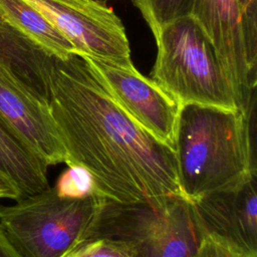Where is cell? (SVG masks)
Masks as SVG:
<instances>
[{
	"instance_id": "cell-15",
	"label": "cell",
	"mask_w": 257,
	"mask_h": 257,
	"mask_svg": "<svg viewBox=\"0 0 257 257\" xmlns=\"http://www.w3.org/2000/svg\"><path fill=\"white\" fill-rule=\"evenodd\" d=\"M246 56L251 70L257 73V0H238Z\"/></svg>"
},
{
	"instance_id": "cell-8",
	"label": "cell",
	"mask_w": 257,
	"mask_h": 257,
	"mask_svg": "<svg viewBox=\"0 0 257 257\" xmlns=\"http://www.w3.org/2000/svg\"><path fill=\"white\" fill-rule=\"evenodd\" d=\"M190 14L215 45L233 84L239 109L254 111L257 73L247 60L238 0H194Z\"/></svg>"
},
{
	"instance_id": "cell-3",
	"label": "cell",
	"mask_w": 257,
	"mask_h": 257,
	"mask_svg": "<svg viewBox=\"0 0 257 257\" xmlns=\"http://www.w3.org/2000/svg\"><path fill=\"white\" fill-rule=\"evenodd\" d=\"M151 78L180 104L240 110L231 79L208 34L191 15L161 27Z\"/></svg>"
},
{
	"instance_id": "cell-6",
	"label": "cell",
	"mask_w": 257,
	"mask_h": 257,
	"mask_svg": "<svg viewBox=\"0 0 257 257\" xmlns=\"http://www.w3.org/2000/svg\"><path fill=\"white\" fill-rule=\"evenodd\" d=\"M73 45L75 53L120 66L133 65L124 26L103 0H25Z\"/></svg>"
},
{
	"instance_id": "cell-10",
	"label": "cell",
	"mask_w": 257,
	"mask_h": 257,
	"mask_svg": "<svg viewBox=\"0 0 257 257\" xmlns=\"http://www.w3.org/2000/svg\"><path fill=\"white\" fill-rule=\"evenodd\" d=\"M191 202L205 234L225 240L249 257H257L256 175Z\"/></svg>"
},
{
	"instance_id": "cell-17",
	"label": "cell",
	"mask_w": 257,
	"mask_h": 257,
	"mask_svg": "<svg viewBox=\"0 0 257 257\" xmlns=\"http://www.w3.org/2000/svg\"><path fill=\"white\" fill-rule=\"evenodd\" d=\"M194 257H249L225 240L205 234Z\"/></svg>"
},
{
	"instance_id": "cell-2",
	"label": "cell",
	"mask_w": 257,
	"mask_h": 257,
	"mask_svg": "<svg viewBox=\"0 0 257 257\" xmlns=\"http://www.w3.org/2000/svg\"><path fill=\"white\" fill-rule=\"evenodd\" d=\"M254 111L195 103L181 107L175 153L184 196L194 201L256 175Z\"/></svg>"
},
{
	"instance_id": "cell-19",
	"label": "cell",
	"mask_w": 257,
	"mask_h": 257,
	"mask_svg": "<svg viewBox=\"0 0 257 257\" xmlns=\"http://www.w3.org/2000/svg\"><path fill=\"white\" fill-rule=\"evenodd\" d=\"M0 257H22L10 244L0 228Z\"/></svg>"
},
{
	"instance_id": "cell-14",
	"label": "cell",
	"mask_w": 257,
	"mask_h": 257,
	"mask_svg": "<svg viewBox=\"0 0 257 257\" xmlns=\"http://www.w3.org/2000/svg\"><path fill=\"white\" fill-rule=\"evenodd\" d=\"M53 189L58 196L66 199H84L94 195L102 196L91 174L78 165H69L58 177Z\"/></svg>"
},
{
	"instance_id": "cell-4",
	"label": "cell",
	"mask_w": 257,
	"mask_h": 257,
	"mask_svg": "<svg viewBox=\"0 0 257 257\" xmlns=\"http://www.w3.org/2000/svg\"><path fill=\"white\" fill-rule=\"evenodd\" d=\"M106 199H66L48 189L0 206V228L22 257H63L86 241Z\"/></svg>"
},
{
	"instance_id": "cell-16",
	"label": "cell",
	"mask_w": 257,
	"mask_h": 257,
	"mask_svg": "<svg viewBox=\"0 0 257 257\" xmlns=\"http://www.w3.org/2000/svg\"><path fill=\"white\" fill-rule=\"evenodd\" d=\"M63 257H131L119 244L104 239H88L72 249Z\"/></svg>"
},
{
	"instance_id": "cell-9",
	"label": "cell",
	"mask_w": 257,
	"mask_h": 257,
	"mask_svg": "<svg viewBox=\"0 0 257 257\" xmlns=\"http://www.w3.org/2000/svg\"><path fill=\"white\" fill-rule=\"evenodd\" d=\"M0 120L47 167L67 163L68 155L48 105L33 95L2 66Z\"/></svg>"
},
{
	"instance_id": "cell-12",
	"label": "cell",
	"mask_w": 257,
	"mask_h": 257,
	"mask_svg": "<svg viewBox=\"0 0 257 257\" xmlns=\"http://www.w3.org/2000/svg\"><path fill=\"white\" fill-rule=\"evenodd\" d=\"M0 15L47 53L64 59L75 53L73 45L33 5L25 0H0Z\"/></svg>"
},
{
	"instance_id": "cell-20",
	"label": "cell",
	"mask_w": 257,
	"mask_h": 257,
	"mask_svg": "<svg viewBox=\"0 0 257 257\" xmlns=\"http://www.w3.org/2000/svg\"><path fill=\"white\" fill-rule=\"evenodd\" d=\"M8 23L1 17V15H0V36H1V34L5 31V29L8 27Z\"/></svg>"
},
{
	"instance_id": "cell-5",
	"label": "cell",
	"mask_w": 257,
	"mask_h": 257,
	"mask_svg": "<svg viewBox=\"0 0 257 257\" xmlns=\"http://www.w3.org/2000/svg\"><path fill=\"white\" fill-rule=\"evenodd\" d=\"M204 235L192 202L177 196L160 205L106 200L88 239L113 241L131 257H194Z\"/></svg>"
},
{
	"instance_id": "cell-7",
	"label": "cell",
	"mask_w": 257,
	"mask_h": 257,
	"mask_svg": "<svg viewBox=\"0 0 257 257\" xmlns=\"http://www.w3.org/2000/svg\"><path fill=\"white\" fill-rule=\"evenodd\" d=\"M82 57L121 107L150 134L175 150L182 104L134 64L120 66Z\"/></svg>"
},
{
	"instance_id": "cell-18",
	"label": "cell",
	"mask_w": 257,
	"mask_h": 257,
	"mask_svg": "<svg viewBox=\"0 0 257 257\" xmlns=\"http://www.w3.org/2000/svg\"><path fill=\"white\" fill-rule=\"evenodd\" d=\"M21 198L18 188L4 175L0 173V199L18 200Z\"/></svg>"
},
{
	"instance_id": "cell-11",
	"label": "cell",
	"mask_w": 257,
	"mask_h": 257,
	"mask_svg": "<svg viewBox=\"0 0 257 257\" xmlns=\"http://www.w3.org/2000/svg\"><path fill=\"white\" fill-rule=\"evenodd\" d=\"M0 173L20 191L21 198L48 189L47 166L21 144L0 120Z\"/></svg>"
},
{
	"instance_id": "cell-1",
	"label": "cell",
	"mask_w": 257,
	"mask_h": 257,
	"mask_svg": "<svg viewBox=\"0 0 257 257\" xmlns=\"http://www.w3.org/2000/svg\"><path fill=\"white\" fill-rule=\"evenodd\" d=\"M49 92L66 164L86 169L107 201L160 205L185 197L175 150L121 107L82 56L54 58Z\"/></svg>"
},
{
	"instance_id": "cell-13",
	"label": "cell",
	"mask_w": 257,
	"mask_h": 257,
	"mask_svg": "<svg viewBox=\"0 0 257 257\" xmlns=\"http://www.w3.org/2000/svg\"><path fill=\"white\" fill-rule=\"evenodd\" d=\"M154 37L168 22L191 13L194 0H132Z\"/></svg>"
}]
</instances>
